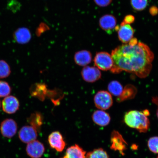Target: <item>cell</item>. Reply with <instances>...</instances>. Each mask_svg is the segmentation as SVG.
<instances>
[{"mask_svg":"<svg viewBox=\"0 0 158 158\" xmlns=\"http://www.w3.org/2000/svg\"><path fill=\"white\" fill-rule=\"evenodd\" d=\"M114 64L110 71L112 73H120L125 71L135 74L139 77L148 76L152 68L154 54L148 45L138 42L131 45L123 44L112 51Z\"/></svg>","mask_w":158,"mask_h":158,"instance_id":"6da1fadb","label":"cell"},{"mask_svg":"<svg viewBox=\"0 0 158 158\" xmlns=\"http://www.w3.org/2000/svg\"><path fill=\"white\" fill-rule=\"evenodd\" d=\"M124 120L128 127L134 128L141 133H145L149 130L150 120L147 116L137 110H131L126 113Z\"/></svg>","mask_w":158,"mask_h":158,"instance_id":"7a4b0ae2","label":"cell"},{"mask_svg":"<svg viewBox=\"0 0 158 158\" xmlns=\"http://www.w3.org/2000/svg\"><path fill=\"white\" fill-rule=\"evenodd\" d=\"M95 105L100 110L109 109L113 104V98L109 92L105 90L99 91L97 92L94 98Z\"/></svg>","mask_w":158,"mask_h":158,"instance_id":"3957f363","label":"cell"},{"mask_svg":"<svg viewBox=\"0 0 158 158\" xmlns=\"http://www.w3.org/2000/svg\"><path fill=\"white\" fill-rule=\"evenodd\" d=\"M94 61L97 68L102 71L110 70L114 64L111 55L104 51L97 53Z\"/></svg>","mask_w":158,"mask_h":158,"instance_id":"277c9868","label":"cell"},{"mask_svg":"<svg viewBox=\"0 0 158 158\" xmlns=\"http://www.w3.org/2000/svg\"><path fill=\"white\" fill-rule=\"evenodd\" d=\"M117 29L118 39L124 44H128L133 38L134 31L131 25L122 22L120 27L116 26L115 30Z\"/></svg>","mask_w":158,"mask_h":158,"instance_id":"5b68a950","label":"cell"},{"mask_svg":"<svg viewBox=\"0 0 158 158\" xmlns=\"http://www.w3.org/2000/svg\"><path fill=\"white\" fill-rule=\"evenodd\" d=\"M117 24V19L112 15H104L100 18L99 25L102 30L108 34H111L115 30Z\"/></svg>","mask_w":158,"mask_h":158,"instance_id":"8992f818","label":"cell"},{"mask_svg":"<svg viewBox=\"0 0 158 158\" xmlns=\"http://www.w3.org/2000/svg\"><path fill=\"white\" fill-rule=\"evenodd\" d=\"M48 141L51 148L57 152H61L64 151L66 146L62 134L60 132H52L48 136Z\"/></svg>","mask_w":158,"mask_h":158,"instance_id":"52a82bcc","label":"cell"},{"mask_svg":"<svg viewBox=\"0 0 158 158\" xmlns=\"http://www.w3.org/2000/svg\"><path fill=\"white\" fill-rule=\"evenodd\" d=\"M82 78L86 82L93 83L100 80L102 74L97 67L86 66L83 68L81 71Z\"/></svg>","mask_w":158,"mask_h":158,"instance_id":"ba28073f","label":"cell"},{"mask_svg":"<svg viewBox=\"0 0 158 158\" xmlns=\"http://www.w3.org/2000/svg\"><path fill=\"white\" fill-rule=\"evenodd\" d=\"M45 148L43 144L35 140L28 143L26 147L27 155L31 158H40L44 153Z\"/></svg>","mask_w":158,"mask_h":158,"instance_id":"9c48e42d","label":"cell"},{"mask_svg":"<svg viewBox=\"0 0 158 158\" xmlns=\"http://www.w3.org/2000/svg\"><path fill=\"white\" fill-rule=\"evenodd\" d=\"M0 130L4 137L10 138L17 133V125L16 122L11 118H7L2 122Z\"/></svg>","mask_w":158,"mask_h":158,"instance_id":"30bf717a","label":"cell"},{"mask_svg":"<svg viewBox=\"0 0 158 158\" xmlns=\"http://www.w3.org/2000/svg\"><path fill=\"white\" fill-rule=\"evenodd\" d=\"M37 130L32 126H23L19 132V139L23 143H28L36 140L37 137Z\"/></svg>","mask_w":158,"mask_h":158,"instance_id":"8fae6325","label":"cell"},{"mask_svg":"<svg viewBox=\"0 0 158 158\" xmlns=\"http://www.w3.org/2000/svg\"><path fill=\"white\" fill-rule=\"evenodd\" d=\"M3 110L6 113L13 114L19 110V102L15 96H9L6 97L2 102Z\"/></svg>","mask_w":158,"mask_h":158,"instance_id":"7c38bea8","label":"cell"},{"mask_svg":"<svg viewBox=\"0 0 158 158\" xmlns=\"http://www.w3.org/2000/svg\"><path fill=\"white\" fill-rule=\"evenodd\" d=\"M13 37L16 42L19 44H26L30 41L31 34L28 28L21 27L15 31L13 33Z\"/></svg>","mask_w":158,"mask_h":158,"instance_id":"4fadbf2b","label":"cell"},{"mask_svg":"<svg viewBox=\"0 0 158 158\" xmlns=\"http://www.w3.org/2000/svg\"><path fill=\"white\" fill-rule=\"evenodd\" d=\"M92 119L94 123L99 126H106L110 121V114L103 110H96L92 115Z\"/></svg>","mask_w":158,"mask_h":158,"instance_id":"5bb4252c","label":"cell"},{"mask_svg":"<svg viewBox=\"0 0 158 158\" xmlns=\"http://www.w3.org/2000/svg\"><path fill=\"white\" fill-rule=\"evenodd\" d=\"M74 60L77 64L86 66L90 64L92 60V55L90 51L86 50L78 51L74 55Z\"/></svg>","mask_w":158,"mask_h":158,"instance_id":"9a60e30c","label":"cell"},{"mask_svg":"<svg viewBox=\"0 0 158 158\" xmlns=\"http://www.w3.org/2000/svg\"><path fill=\"white\" fill-rule=\"evenodd\" d=\"M137 93V89L133 85H126L123 88L122 94L116 98V101L121 102L126 100L133 99L135 97Z\"/></svg>","mask_w":158,"mask_h":158,"instance_id":"2e32d148","label":"cell"},{"mask_svg":"<svg viewBox=\"0 0 158 158\" xmlns=\"http://www.w3.org/2000/svg\"><path fill=\"white\" fill-rule=\"evenodd\" d=\"M111 148L115 151H118L121 153L126 148V142L122 135L117 131L112 132L111 137Z\"/></svg>","mask_w":158,"mask_h":158,"instance_id":"e0dca14e","label":"cell"},{"mask_svg":"<svg viewBox=\"0 0 158 158\" xmlns=\"http://www.w3.org/2000/svg\"><path fill=\"white\" fill-rule=\"evenodd\" d=\"M86 152L80 146L75 144L67 149L63 158H86Z\"/></svg>","mask_w":158,"mask_h":158,"instance_id":"ac0fdd59","label":"cell"},{"mask_svg":"<svg viewBox=\"0 0 158 158\" xmlns=\"http://www.w3.org/2000/svg\"><path fill=\"white\" fill-rule=\"evenodd\" d=\"M44 118L42 114L38 112H35L31 114L27 119V121L31 126L35 128L37 132L40 131L43 123Z\"/></svg>","mask_w":158,"mask_h":158,"instance_id":"d6986e66","label":"cell"},{"mask_svg":"<svg viewBox=\"0 0 158 158\" xmlns=\"http://www.w3.org/2000/svg\"><path fill=\"white\" fill-rule=\"evenodd\" d=\"M108 89L110 94L116 97L119 96L123 89L122 85L117 81H112L108 84Z\"/></svg>","mask_w":158,"mask_h":158,"instance_id":"ffe728a7","label":"cell"},{"mask_svg":"<svg viewBox=\"0 0 158 158\" xmlns=\"http://www.w3.org/2000/svg\"><path fill=\"white\" fill-rule=\"evenodd\" d=\"M46 88L44 85L38 84L34 85L30 89L31 94L33 96L38 98H44Z\"/></svg>","mask_w":158,"mask_h":158,"instance_id":"44dd1931","label":"cell"},{"mask_svg":"<svg viewBox=\"0 0 158 158\" xmlns=\"http://www.w3.org/2000/svg\"><path fill=\"white\" fill-rule=\"evenodd\" d=\"M86 158H109V157L103 149L98 148L89 152L86 154Z\"/></svg>","mask_w":158,"mask_h":158,"instance_id":"7402d4cb","label":"cell"},{"mask_svg":"<svg viewBox=\"0 0 158 158\" xmlns=\"http://www.w3.org/2000/svg\"><path fill=\"white\" fill-rule=\"evenodd\" d=\"M148 0H130L132 8L137 11H142L147 7Z\"/></svg>","mask_w":158,"mask_h":158,"instance_id":"603a6c76","label":"cell"},{"mask_svg":"<svg viewBox=\"0 0 158 158\" xmlns=\"http://www.w3.org/2000/svg\"><path fill=\"white\" fill-rule=\"evenodd\" d=\"M10 73V68L8 64L4 60H0V79L7 78Z\"/></svg>","mask_w":158,"mask_h":158,"instance_id":"cb8c5ba5","label":"cell"},{"mask_svg":"<svg viewBox=\"0 0 158 158\" xmlns=\"http://www.w3.org/2000/svg\"><path fill=\"white\" fill-rule=\"evenodd\" d=\"M11 88L8 83L2 81H0V97H6L10 94Z\"/></svg>","mask_w":158,"mask_h":158,"instance_id":"d4e9b609","label":"cell"},{"mask_svg":"<svg viewBox=\"0 0 158 158\" xmlns=\"http://www.w3.org/2000/svg\"><path fill=\"white\" fill-rule=\"evenodd\" d=\"M148 146L152 152L158 153V137L155 136L150 138L148 142Z\"/></svg>","mask_w":158,"mask_h":158,"instance_id":"484cf974","label":"cell"},{"mask_svg":"<svg viewBox=\"0 0 158 158\" xmlns=\"http://www.w3.org/2000/svg\"><path fill=\"white\" fill-rule=\"evenodd\" d=\"M112 1L113 0H94V2L98 7H104L109 6Z\"/></svg>","mask_w":158,"mask_h":158,"instance_id":"4316f807","label":"cell"},{"mask_svg":"<svg viewBox=\"0 0 158 158\" xmlns=\"http://www.w3.org/2000/svg\"><path fill=\"white\" fill-rule=\"evenodd\" d=\"M135 17L133 15H126L124 17L123 21L122 22L126 24H130L131 23H133L134 21H135Z\"/></svg>","mask_w":158,"mask_h":158,"instance_id":"83f0119b","label":"cell"},{"mask_svg":"<svg viewBox=\"0 0 158 158\" xmlns=\"http://www.w3.org/2000/svg\"><path fill=\"white\" fill-rule=\"evenodd\" d=\"M150 12L152 15H156L158 13V9L156 7H152L150 9Z\"/></svg>","mask_w":158,"mask_h":158,"instance_id":"f1b7e54d","label":"cell"},{"mask_svg":"<svg viewBox=\"0 0 158 158\" xmlns=\"http://www.w3.org/2000/svg\"><path fill=\"white\" fill-rule=\"evenodd\" d=\"M138 42V40L137 38H133L128 43V44L131 45H134L137 44Z\"/></svg>","mask_w":158,"mask_h":158,"instance_id":"f546056e","label":"cell"},{"mask_svg":"<svg viewBox=\"0 0 158 158\" xmlns=\"http://www.w3.org/2000/svg\"><path fill=\"white\" fill-rule=\"evenodd\" d=\"M143 112V113L144 114H145L146 116H147L149 115V110H144Z\"/></svg>","mask_w":158,"mask_h":158,"instance_id":"4dcf8cb0","label":"cell"},{"mask_svg":"<svg viewBox=\"0 0 158 158\" xmlns=\"http://www.w3.org/2000/svg\"><path fill=\"white\" fill-rule=\"evenodd\" d=\"M156 115H157V118L158 119V107L157 109V111H156Z\"/></svg>","mask_w":158,"mask_h":158,"instance_id":"1f68e13d","label":"cell"},{"mask_svg":"<svg viewBox=\"0 0 158 158\" xmlns=\"http://www.w3.org/2000/svg\"><path fill=\"white\" fill-rule=\"evenodd\" d=\"M1 101H0V108H1Z\"/></svg>","mask_w":158,"mask_h":158,"instance_id":"d6a6232c","label":"cell"},{"mask_svg":"<svg viewBox=\"0 0 158 158\" xmlns=\"http://www.w3.org/2000/svg\"><path fill=\"white\" fill-rule=\"evenodd\" d=\"M157 158H158V157H157Z\"/></svg>","mask_w":158,"mask_h":158,"instance_id":"836d02e7","label":"cell"}]
</instances>
